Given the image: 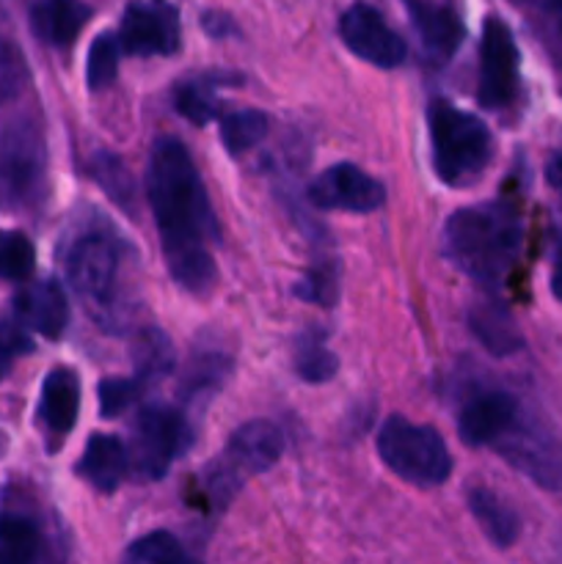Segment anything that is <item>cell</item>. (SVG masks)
Returning a JSON list of instances; mask_svg holds the SVG:
<instances>
[{
	"mask_svg": "<svg viewBox=\"0 0 562 564\" xmlns=\"http://www.w3.org/2000/svg\"><path fill=\"white\" fill-rule=\"evenodd\" d=\"M147 196L158 220L160 246L176 284L191 295H204L215 284L218 218L191 152L176 138H160L149 152Z\"/></svg>",
	"mask_w": 562,
	"mask_h": 564,
	"instance_id": "6da1fadb",
	"label": "cell"
},
{
	"mask_svg": "<svg viewBox=\"0 0 562 564\" xmlns=\"http://www.w3.org/2000/svg\"><path fill=\"white\" fill-rule=\"evenodd\" d=\"M521 215L516 204L490 202L450 215L441 237L444 257L468 279L496 286L521 251Z\"/></svg>",
	"mask_w": 562,
	"mask_h": 564,
	"instance_id": "7a4b0ae2",
	"label": "cell"
},
{
	"mask_svg": "<svg viewBox=\"0 0 562 564\" xmlns=\"http://www.w3.org/2000/svg\"><path fill=\"white\" fill-rule=\"evenodd\" d=\"M433 169L450 187H468L485 174L494 158V138L474 113L455 108L450 99H433L428 108Z\"/></svg>",
	"mask_w": 562,
	"mask_h": 564,
	"instance_id": "3957f363",
	"label": "cell"
},
{
	"mask_svg": "<svg viewBox=\"0 0 562 564\" xmlns=\"http://www.w3.org/2000/svg\"><path fill=\"white\" fill-rule=\"evenodd\" d=\"M378 455L391 474L419 488L444 485L452 474V457L439 430L413 424L406 416H389L378 433Z\"/></svg>",
	"mask_w": 562,
	"mask_h": 564,
	"instance_id": "277c9868",
	"label": "cell"
},
{
	"mask_svg": "<svg viewBox=\"0 0 562 564\" xmlns=\"http://www.w3.org/2000/svg\"><path fill=\"white\" fill-rule=\"evenodd\" d=\"M284 452V435L273 422L253 419L237 427L224 455L207 468V490L215 505H226L242 482L253 474H264L279 463Z\"/></svg>",
	"mask_w": 562,
	"mask_h": 564,
	"instance_id": "5b68a950",
	"label": "cell"
},
{
	"mask_svg": "<svg viewBox=\"0 0 562 564\" xmlns=\"http://www.w3.org/2000/svg\"><path fill=\"white\" fill-rule=\"evenodd\" d=\"M121 246L105 231H86L66 251V279L94 308H114L119 286Z\"/></svg>",
	"mask_w": 562,
	"mask_h": 564,
	"instance_id": "8992f818",
	"label": "cell"
},
{
	"mask_svg": "<svg viewBox=\"0 0 562 564\" xmlns=\"http://www.w3.org/2000/svg\"><path fill=\"white\" fill-rule=\"evenodd\" d=\"M132 438V463L138 477L163 479L176 457L191 446L193 430L174 408L149 405L138 413Z\"/></svg>",
	"mask_w": 562,
	"mask_h": 564,
	"instance_id": "52a82bcc",
	"label": "cell"
},
{
	"mask_svg": "<svg viewBox=\"0 0 562 564\" xmlns=\"http://www.w3.org/2000/svg\"><path fill=\"white\" fill-rule=\"evenodd\" d=\"M518 94V47L512 31L499 17H488L479 42V105L507 108Z\"/></svg>",
	"mask_w": 562,
	"mask_h": 564,
	"instance_id": "ba28073f",
	"label": "cell"
},
{
	"mask_svg": "<svg viewBox=\"0 0 562 564\" xmlns=\"http://www.w3.org/2000/svg\"><path fill=\"white\" fill-rule=\"evenodd\" d=\"M180 11L169 0H132L121 17V53L149 58L174 55L180 50Z\"/></svg>",
	"mask_w": 562,
	"mask_h": 564,
	"instance_id": "9c48e42d",
	"label": "cell"
},
{
	"mask_svg": "<svg viewBox=\"0 0 562 564\" xmlns=\"http://www.w3.org/2000/svg\"><path fill=\"white\" fill-rule=\"evenodd\" d=\"M512 468L545 490H562V449L538 422L523 413L516 427L494 446Z\"/></svg>",
	"mask_w": 562,
	"mask_h": 564,
	"instance_id": "30bf717a",
	"label": "cell"
},
{
	"mask_svg": "<svg viewBox=\"0 0 562 564\" xmlns=\"http://www.w3.org/2000/svg\"><path fill=\"white\" fill-rule=\"evenodd\" d=\"M339 36L353 55L380 69H395L408 55L406 39L372 6H350L339 20Z\"/></svg>",
	"mask_w": 562,
	"mask_h": 564,
	"instance_id": "8fae6325",
	"label": "cell"
},
{
	"mask_svg": "<svg viewBox=\"0 0 562 564\" xmlns=\"http://www.w3.org/2000/svg\"><path fill=\"white\" fill-rule=\"evenodd\" d=\"M523 416L521 402L501 389H479L463 400L457 411V433L466 446L494 449Z\"/></svg>",
	"mask_w": 562,
	"mask_h": 564,
	"instance_id": "7c38bea8",
	"label": "cell"
},
{
	"mask_svg": "<svg viewBox=\"0 0 562 564\" xmlns=\"http://www.w3.org/2000/svg\"><path fill=\"white\" fill-rule=\"evenodd\" d=\"M309 202L320 209H347V213H372L386 202V187L375 176L353 163L325 169L309 185Z\"/></svg>",
	"mask_w": 562,
	"mask_h": 564,
	"instance_id": "4fadbf2b",
	"label": "cell"
},
{
	"mask_svg": "<svg viewBox=\"0 0 562 564\" xmlns=\"http://www.w3.org/2000/svg\"><path fill=\"white\" fill-rule=\"evenodd\" d=\"M44 152L33 127H9L0 138V204L28 198L42 180Z\"/></svg>",
	"mask_w": 562,
	"mask_h": 564,
	"instance_id": "5bb4252c",
	"label": "cell"
},
{
	"mask_svg": "<svg viewBox=\"0 0 562 564\" xmlns=\"http://www.w3.org/2000/svg\"><path fill=\"white\" fill-rule=\"evenodd\" d=\"M77 411H80V378L75 369L55 367L44 378L42 402H39V419L55 444L72 433Z\"/></svg>",
	"mask_w": 562,
	"mask_h": 564,
	"instance_id": "9a60e30c",
	"label": "cell"
},
{
	"mask_svg": "<svg viewBox=\"0 0 562 564\" xmlns=\"http://www.w3.org/2000/svg\"><path fill=\"white\" fill-rule=\"evenodd\" d=\"M14 312V317H20L28 330H36L44 339L64 336L66 323H69V303L55 281H39V284L25 286L17 295Z\"/></svg>",
	"mask_w": 562,
	"mask_h": 564,
	"instance_id": "2e32d148",
	"label": "cell"
},
{
	"mask_svg": "<svg viewBox=\"0 0 562 564\" xmlns=\"http://www.w3.org/2000/svg\"><path fill=\"white\" fill-rule=\"evenodd\" d=\"M127 460H130L127 446L116 435L94 433L88 438L80 463H77V474L86 482H91L99 494H114L125 479Z\"/></svg>",
	"mask_w": 562,
	"mask_h": 564,
	"instance_id": "e0dca14e",
	"label": "cell"
},
{
	"mask_svg": "<svg viewBox=\"0 0 562 564\" xmlns=\"http://www.w3.org/2000/svg\"><path fill=\"white\" fill-rule=\"evenodd\" d=\"M91 17L83 0H36L31 9V25L39 39L55 47H69L80 36L83 25Z\"/></svg>",
	"mask_w": 562,
	"mask_h": 564,
	"instance_id": "ac0fdd59",
	"label": "cell"
},
{
	"mask_svg": "<svg viewBox=\"0 0 562 564\" xmlns=\"http://www.w3.org/2000/svg\"><path fill=\"white\" fill-rule=\"evenodd\" d=\"M411 17L419 31V39H422L424 55L433 64H446L463 42V25L455 11L444 9V6L417 3L411 9Z\"/></svg>",
	"mask_w": 562,
	"mask_h": 564,
	"instance_id": "d6986e66",
	"label": "cell"
},
{
	"mask_svg": "<svg viewBox=\"0 0 562 564\" xmlns=\"http://www.w3.org/2000/svg\"><path fill=\"white\" fill-rule=\"evenodd\" d=\"M231 372V356L220 347H196L191 352V361H187L185 375H182L180 383V397L187 405H196V402L209 400L215 391L224 386V380Z\"/></svg>",
	"mask_w": 562,
	"mask_h": 564,
	"instance_id": "ffe728a7",
	"label": "cell"
},
{
	"mask_svg": "<svg viewBox=\"0 0 562 564\" xmlns=\"http://www.w3.org/2000/svg\"><path fill=\"white\" fill-rule=\"evenodd\" d=\"M468 510H472L479 529L488 534L490 543H496L499 549H507V545H512L518 540L521 521H518L516 510L507 501H501L494 490L474 488L468 494Z\"/></svg>",
	"mask_w": 562,
	"mask_h": 564,
	"instance_id": "44dd1931",
	"label": "cell"
},
{
	"mask_svg": "<svg viewBox=\"0 0 562 564\" xmlns=\"http://www.w3.org/2000/svg\"><path fill=\"white\" fill-rule=\"evenodd\" d=\"M468 325H472V334L483 341L485 350L494 356H512L521 350V334L499 303H477L468 314Z\"/></svg>",
	"mask_w": 562,
	"mask_h": 564,
	"instance_id": "7402d4cb",
	"label": "cell"
},
{
	"mask_svg": "<svg viewBox=\"0 0 562 564\" xmlns=\"http://www.w3.org/2000/svg\"><path fill=\"white\" fill-rule=\"evenodd\" d=\"M132 369L136 380L152 386L174 369V345L160 328H141L132 336Z\"/></svg>",
	"mask_w": 562,
	"mask_h": 564,
	"instance_id": "603a6c76",
	"label": "cell"
},
{
	"mask_svg": "<svg viewBox=\"0 0 562 564\" xmlns=\"http://www.w3.org/2000/svg\"><path fill=\"white\" fill-rule=\"evenodd\" d=\"M42 534L22 516H0V564H36Z\"/></svg>",
	"mask_w": 562,
	"mask_h": 564,
	"instance_id": "cb8c5ba5",
	"label": "cell"
},
{
	"mask_svg": "<svg viewBox=\"0 0 562 564\" xmlns=\"http://www.w3.org/2000/svg\"><path fill=\"white\" fill-rule=\"evenodd\" d=\"M174 105L191 124L204 127L218 113V75L187 77L176 86Z\"/></svg>",
	"mask_w": 562,
	"mask_h": 564,
	"instance_id": "d4e9b609",
	"label": "cell"
},
{
	"mask_svg": "<svg viewBox=\"0 0 562 564\" xmlns=\"http://www.w3.org/2000/svg\"><path fill=\"white\" fill-rule=\"evenodd\" d=\"M339 369V358L328 350L325 336L320 330L303 334L295 350V372L306 383H328Z\"/></svg>",
	"mask_w": 562,
	"mask_h": 564,
	"instance_id": "484cf974",
	"label": "cell"
},
{
	"mask_svg": "<svg viewBox=\"0 0 562 564\" xmlns=\"http://www.w3.org/2000/svg\"><path fill=\"white\" fill-rule=\"evenodd\" d=\"M268 135V116L262 110L242 108L220 116V141L229 154H246Z\"/></svg>",
	"mask_w": 562,
	"mask_h": 564,
	"instance_id": "4316f807",
	"label": "cell"
},
{
	"mask_svg": "<svg viewBox=\"0 0 562 564\" xmlns=\"http://www.w3.org/2000/svg\"><path fill=\"white\" fill-rule=\"evenodd\" d=\"M295 295L323 308L336 306V301H339V262H336V257L314 259L306 275L298 281Z\"/></svg>",
	"mask_w": 562,
	"mask_h": 564,
	"instance_id": "83f0119b",
	"label": "cell"
},
{
	"mask_svg": "<svg viewBox=\"0 0 562 564\" xmlns=\"http://www.w3.org/2000/svg\"><path fill=\"white\" fill-rule=\"evenodd\" d=\"M119 55L121 44L114 33H102L91 42L88 47V61H86V83L91 91H102L110 83L116 80V72H119Z\"/></svg>",
	"mask_w": 562,
	"mask_h": 564,
	"instance_id": "f1b7e54d",
	"label": "cell"
},
{
	"mask_svg": "<svg viewBox=\"0 0 562 564\" xmlns=\"http://www.w3.org/2000/svg\"><path fill=\"white\" fill-rule=\"evenodd\" d=\"M36 268V248L22 231H0V279L25 281Z\"/></svg>",
	"mask_w": 562,
	"mask_h": 564,
	"instance_id": "f546056e",
	"label": "cell"
},
{
	"mask_svg": "<svg viewBox=\"0 0 562 564\" xmlns=\"http://www.w3.org/2000/svg\"><path fill=\"white\" fill-rule=\"evenodd\" d=\"M185 551L169 532H152L138 538L121 556V564H180Z\"/></svg>",
	"mask_w": 562,
	"mask_h": 564,
	"instance_id": "4dcf8cb0",
	"label": "cell"
},
{
	"mask_svg": "<svg viewBox=\"0 0 562 564\" xmlns=\"http://www.w3.org/2000/svg\"><path fill=\"white\" fill-rule=\"evenodd\" d=\"M141 391L143 383L136 378H105L99 383V416L119 419L141 397Z\"/></svg>",
	"mask_w": 562,
	"mask_h": 564,
	"instance_id": "1f68e13d",
	"label": "cell"
},
{
	"mask_svg": "<svg viewBox=\"0 0 562 564\" xmlns=\"http://www.w3.org/2000/svg\"><path fill=\"white\" fill-rule=\"evenodd\" d=\"M33 350V339L20 317L0 319V372L11 367V361L28 356Z\"/></svg>",
	"mask_w": 562,
	"mask_h": 564,
	"instance_id": "d6a6232c",
	"label": "cell"
},
{
	"mask_svg": "<svg viewBox=\"0 0 562 564\" xmlns=\"http://www.w3.org/2000/svg\"><path fill=\"white\" fill-rule=\"evenodd\" d=\"M94 180L99 182V185L105 187V191L114 196V182H119L121 187H125L127 193H132V185H130V176L125 174V169H121V163L116 158H110V154H99L97 160H94Z\"/></svg>",
	"mask_w": 562,
	"mask_h": 564,
	"instance_id": "836d02e7",
	"label": "cell"
},
{
	"mask_svg": "<svg viewBox=\"0 0 562 564\" xmlns=\"http://www.w3.org/2000/svg\"><path fill=\"white\" fill-rule=\"evenodd\" d=\"M202 25H204V31H207L209 36H215V39L229 36V33L237 31L235 22H231L226 14H220V11H207V14H204V20H202Z\"/></svg>",
	"mask_w": 562,
	"mask_h": 564,
	"instance_id": "e575fe53",
	"label": "cell"
},
{
	"mask_svg": "<svg viewBox=\"0 0 562 564\" xmlns=\"http://www.w3.org/2000/svg\"><path fill=\"white\" fill-rule=\"evenodd\" d=\"M551 290H554L556 301L562 303V237L556 242V251H554V270H551Z\"/></svg>",
	"mask_w": 562,
	"mask_h": 564,
	"instance_id": "d590c367",
	"label": "cell"
},
{
	"mask_svg": "<svg viewBox=\"0 0 562 564\" xmlns=\"http://www.w3.org/2000/svg\"><path fill=\"white\" fill-rule=\"evenodd\" d=\"M545 180L554 191L562 193V154H554V158L545 163Z\"/></svg>",
	"mask_w": 562,
	"mask_h": 564,
	"instance_id": "8d00e7d4",
	"label": "cell"
},
{
	"mask_svg": "<svg viewBox=\"0 0 562 564\" xmlns=\"http://www.w3.org/2000/svg\"><path fill=\"white\" fill-rule=\"evenodd\" d=\"M529 6H534V9H543V11H556V6H560V0H527Z\"/></svg>",
	"mask_w": 562,
	"mask_h": 564,
	"instance_id": "74e56055",
	"label": "cell"
},
{
	"mask_svg": "<svg viewBox=\"0 0 562 564\" xmlns=\"http://www.w3.org/2000/svg\"><path fill=\"white\" fill-rule=\"evenodd\" d=\"M180 564H202V562H198V560H193V556H182V562Z\"/></svg>",
	"mask_w": 562,
	"mask_h": 564,
	"instance_id": "f35d334b",
	"label": "cell"
},
{
	"mask_svg": "<svg viewBox=\"0 0 562 564\" xmlns=\"http://www.w3.org/2000/svg\"><path fill=\"white\" fill-rule=\"evenodd\" d=\"M556 17H560V28H562V0H560V6H556Z\"/></svg>",
	"mask_w": 562,
	"mask_h": 564,
	"instance_id": "ab89813d",
	"label": "cell"
},
{
	"mask_svg": "<svg viewBox=\"0 0 562 564\" xmlns=\"http://www.w3.org/2000/svg\"><path fill=\"white\" fill-rule=\"evenodd\" d=\"M3 375H6V372H0V378H3Z\"/></svg>",
	"mask_w": 562,
	"mask_h": 564,
	"instance_id": "60d3db41",
	"label": "cell"
}]
</instances>
